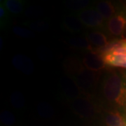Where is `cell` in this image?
Masks as SVG:
<instances>
[{"label": "cell", "mask_w": 126, "mask_h": 126, "mask_svg": "<svg viewBox=\"0 0 126 126\" xmlns=\"http://www.w3.org/2000/svg\"><path fill=\"white\" fill-rule=\"evenodd\" d=\"M3 3L7 11L12 14L19 15L24 9L25 3L21 0H5Z\"/></svg>", "instance_id": "cell-14"}, {"label": "cell", "mask_w": 126, "mask_h": 126, "mask_svg": "<svg viewBox=\"0 0 126 126\" xmlns=\"http://www.w3.org/2000/svg\"><path fill=\"white\" fill-rule=\"evenodd\" d=\"M99 55L106 65L115 67L126 68V54L106 48Z\"/></svg>", "instance_id": "cell-6"}, {"label": "cell", "mask_w": 126, "mask_h": 126, "mask_svg": "<svg viewBox=\"0 0 126 126\" xmlns=\"http://www.w3.org/2000/svg\"><path fill=\"white\" fill-rule=\"evenodd\" d=\"M106 126H126V115L117 110L111 111L104 118Z\"/></svg>", "instance_id": "cell-11"}, {"label": "cell", "mask_w": 126, "mask_h": 126, "mask_svg": "<svg viewBox=\"0 0 126 126\" xmlns=\"http://www.w3.org/2000/svg\"><path fill=\"white\" fill-rule=\"evenodd\" d=\"M68 44L72 47L76 48L86 50L90 52H95V50L93 48V46L90 44L87 37H82V36L72 37L69 39Z\"/></svg>", "instance_id": "cell-13"}, {"label": "cell", "mask_w": 126, "mask_h": 126, "mask_svg": "<svg viewBox=\"0 0 126 126\" xmlns=\"http://www.w3.org/2000/svg\"><path fill=\"white\" fill-rule=\"evenodd\" d=\"M108 32L114 36H121L126 30V13L118 11L113 17L109 19L107 23Z\"/></svg>", "instance_id": "cell-5"}, {"label": "cell", "mask_w": 126, "mask_h": 126, "mask_svg": "<svg viewBox=\"0 0 126 126\" xmlns=\"http://www.w3.org/2000/svg\"><path fill=\"white\" fill-rule=\"evenodd\" d=\"M71 108L77 115L83 118H91L96 113V108L90 99L78 97L71 102Z\"/></svg>", "instance_id": "cell-3"}, {"label": "cell", "mask_w": 126, "mask_h": 126, "mask_svg": "<svg viewBox=\"0 0 126 126\" xmlns=\"http://www.w3.org/2000/svg\"><path fill=\"white\" fill-rule=\"evenodd\" d=\"M25 26L29 27L30 30L38 32H41L46 30L48 25L42 20H30L24 23Z\"/></svg>", "instance_id": "cell-18"}, {"label": "cell", "mask_w": 126, "mask_h": 126, "mask_svg": "<svg viewBox=\"0 0 126 126\" xmlns=\"http://www.w3.org/2000/svg\"><path fill=\"white\" fill-rule=\"evenodd\" d=\"M9 101L11 104L14 107V108L17 109H23L25 105V98L20 92H14L12 93L10 97Z\"/></svg>", "instance_id": "cell-15"}, {"label": "cell", "mask_w": 126, "mask_h": 126, "mask_svg": "<svg viewBox=\"0 0 126 126\" xmlns=\"http://www.w3.org/2000/svg\"><path fill=\"white\" fill-rule=\"evenodd\" d=\"M0 120L1 122L6 126H14L16 123V118L14 115L9 111L4 110L0 113Z\"/></svg>", "instance_id": "cell-19"}, {"label": "cell", "mask_w": 126, "mask_h": 126, "mask_svg": "<svg viewBox=\"0 0 126 126\" xmlns=\"http://www.w3.org/2000/svg\"></svg>", "instance_id": "cell-25"}, {"label": "cell", "mask_w": 126, "mask_h": 126, "mask_svg": "<svg viewBox=\"0 0 126 126\" xmlns=\"http://www.w3.org/2000/svg\"><path fill=\"white\" fill-rule=\"evenodd\" d=\"M96 10L104 20H109L116 14V9L110 1H101L96 5Z\"/></svg>", "instance_id": "cell-12"}, {"label": "cell", "mask_w": 126, "mask_h": 126, "mask_svg": "<svg viewBox=\"0 0 126 126\" xmlns=\"http://www.w3.org/2000/svg\"><path fill=\"white\" fill-rule=\"evenodd\" d=\"M41 9H37L36 7H30V8H27L25 15L28 17V18H34V17H37L39 16H40L41 14Z\"/></svg>", "instance_id": "cell-23"}, {"label": "cell", "mask_w": 126, "mask_h": 126, "mask_svg": "<svg viewBox=\"0 0 126 126\" xmlns=\"http://www.w3.org/2000/svg\"><path fill=\"white\" fill-rule=\"evenodd\" d=\"M2 43H3V41H2V38L1 37V38H0V49L2 48Z\"/></svg>", "instance_id": "cell-24"}, {"label": "cell", "mask_w": 126, "mask_h": 126, "mask_svg": "<svg viewBox=\"0 0 126 126\" xmlns=\"http://www.w3.org/2000/svg\"><path fill=\"white\" fill-rule=\"evenodd\" d=\"M14 67L26 75H31L34 71V64L31 58L23 54L14 55L12 59Z\"/></svg>", "instance_id": "cell-9"}, {"label": "cell", "mask_w": 126, "mask_h": 126, "mask_svg": "<svg viewBox=\"0 0 126 126\" xmlns=\"http://www.w3.org/2000/svg\"><path fill=\"white\" fill-rule=\"evenodd\" d=\"M66 71L79 89L85 92H91L97 87L99 74L97 72L87 69L76 59L71 58L65 63Z\"/></svg>", "instance_id": "cell-2"}, {"label": "cell", "mask_w": 126, "mask_h": 126, "mask_svg": "<svg viewBox=\"0 0 126 126\" xmlns=\"http://www.w3.org/2000/svg\"><path fill=\"white\" fill-rule=\"evenodd\" d=\"M107 48L113 50L117 52L126 54V39H122L111 43Z\"/></svg>", "instance_id": "cell-21"}, {"label": "cell", "mask_w": 126, "mask_h": 126, "mask_svg": "<svg viewBox=\"0 0 126 126\" xmlns=\"http://www.w3.org/2000/svg\"><path fill=\"white\" fill-rule=\"evenodd\" d=\"M78 18L85 27L99 29L104 26V19L102 15L93 8H88L77 14Z\"/></svg>", "instance_id": "cell-4"}, {"label": "cell", "mask_w": 126, "mask_h": 126, "mask_svg": "<svg viewBox=\"0 0 126 126\" xmlns=\"http://www.w3.org/2000/svg\"><path fill=\"white\" fill-rule=\"evenodd\" d=\"M13 32L16 35L23 38H34L35 37V33L30 30H28L20 26H14L12 29Z\"/></svg>", "instance_id": "cell-20"}, {"label": "cell", "mask_w": 126, "mask_h": 126, "mask_svg": "<svg viewBox=\"0 0 126 126\" xmlns=\"http://www.w3.org/2000/svg\"><path fill=\"white\" fill-rule=\"evenodd\" d=\"M101 90L104 99L118 108H126V81L115 71L104 75Z\"/></svg>", "instance_id": "cell-1"}, {"label": "cell", "mask_w": 126, "mask_h": 126, "mask_svg": "<svg viewBox=\"0 0 126 126\" xmlns=\"http://www.w3.org/2000/svg\"><path fill=\"white\" fill-rule=\"evenodd\" d=\"M7 9H6L4 4L2 1H1L0 3V24L1 27L4 26L6 22L8 20V14H7Z\"/></svg>", "instance_id": "cell-22"}, {"label": "cell", "mask_w": 126, "mask_h": 126, "mask_svg": "<svg viewBox=\"0 0 126 126\" xmlns=\"http://www.w3.org/2000/svg\"><path fill=\"white\" fill-rule=\"evenodd\" d=\"M90 4L88 0H70L64 1L65 6L72 11H83L87 9V6Z\"/></svg>", "instance_id": "cell-16"}, {"label": "cell", "mask_w": 126, "mask_h": 126, "mask_svg": "<svg viewBox=\"0 0 126 126\" xmlns=\"http://www.w3.org/2000/svg\"><path fill=\"white\" fill-rule=\"evenodd\" d=\"M37 111L41 117L49 118L53 116L54 109L50 104L42 102L37 105Z\"/></svg>", "instance_id": "cell-17"}, {"label": "cell", "mask_w": 126, "mask_h": 126, "mask_svg": "<svg viewBox=\"0 0 126 126\" xmlns=\"http://www.w3.org/2000/svg\"><path fill=\"white\" fill-rule=\"evenodd\" d=\"M86 37L89 41L90 44L93 46L95 52L99 54L106 49L111 44L107 36L100 31L96 30L91 32Z\"/></svg>", "instance_id": "cell-8"}, {"label": "cell", "mask_w": 126, "mask_h": 126, "mask_svg": "<svg viewBox=\"0 0 126 126\" xmlns=\"http://www.w3.org/2000/svg\"><path fill=\"white\" fill-rule=\"evenodd\" d=\"M63 26L64 30H67L68 32L76 33L81 32L84 25L82 24L77 16L67 15L63 18Z\"/></svg>", "instance_id": "cell-10"}, {"label": "cell", "mask_w": 126, "mask_h": 126, "mask_svg": "<svg viewBox=\"0 0 126 126\" xmlns=\"http://www.w3.org/2000/svg\"><path fill=\"white\" fill-rule=\"evenodd\" d=\"M83 66L88 70L93 72H98L106 67L101 55L96 52H89L86 53L82 60Z\"/></svg>", "instance_id": "cell-7"}]
</instances>
